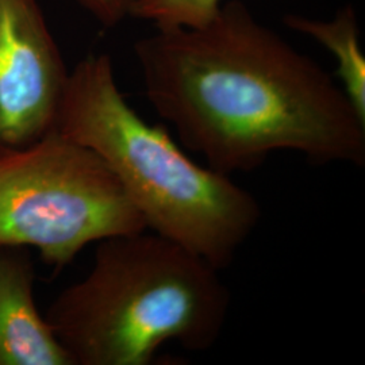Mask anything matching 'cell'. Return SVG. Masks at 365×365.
I'll return each instance as SVG.
<instances>
[{"label":"cell","instance_id":"obj_6","mask_svg":"<svg viewBox=\"0 0 365 365\" xmlns=\"http://www.w3.org/2000/svg\"><path fill=\"white\" fill-rule=\"evenodd\" d=\"M26 248L0 247V365H73L39 313Z\"/></svg>","mask_w":365,"mask_h":365},{"label":"cell","instance_id":"obj_2","mask_svg":"<svg viewBox=\"0 0 365 365\" xmlns=\"http://www.w3.org/2000/svg\"><path fill=\"white\" fill-rule=\"evenodd\" d=\"M56 130L105 161L148 230L220 271L260 223V203L248 190L195 163L167 128L138 115L119 91L107 53H91L69 71Z\"/></svg>","mask_w":365,"mask_h":365},{"label":"cell","instance_id":"obj_9","mask_svg":"<svg viewBox=\"0 0 365 365\" xmlns=\"http://www.w3.org/2000/svg\"><path fill=\"white\" fill-rule=\"evenodd\" d=\"M80 7L106 29L120 25L128 16L135 0H76Z\"/></svg>","mask_w":365,"mask_h":365},{"label":"cell","instance_id":"obj_7","mask_svg":"<svg viewBox=\"0 0 365 365\" xmlns=\"http://www.w3.org/2000/svg\"><path fill=\"white\" fill-rule=\"evenodd\" d=\"M284 24L291 30L317 41L333 54L337 61L339 86L360 117L365 119V57L360 48L359 24L352 6L342 7L330 21L288 14Z\"/></svg>","mask_w":365,"mask_h":365},{"label":"cell","instance_id":"obj_5","mask_svg":"<svg viewBox=\"0 0 365 365\" xmlns=\"http://www.w3.org/2000/svg\"><path fill=\"white\" fill-rule=\"evenodd\" d=\"M68 78L39 0H0V155L56 130Z\"/></svg>","mask_w":365,"mask_h":365},{"label":"cell","instance_id":"obj_4","mask_svg":"<svg viewBox=\"0 0 365 365\" xmlns=\"http://www.w3.org/2000/svg\"><path fill=\"white\" fill-rule=\"evenodd\" d=\"M143 230L141 214L90 148L54 130L0 155V247L36 248L60 272L88 244Z\"/></svg>","mask_w":365,"mask_h":365},{"label":"cell","instance_id":"obj_3","mask_svg":"<svg viewBox=\"0 0 365 365\" xmlns=\"http://www.w3.org/2000/svg\"><path fill=\"white\" fill-rule=\"evenodd\" d=\"M220 272L155 232L108 237L45 318L73 365H149L168 342L206 352L230 310Z\"/></svg>","mask_w":365,"mask_h":365},{"label":"cell","instance_id":"obj_8","mask_svg":"<svg viewBox=\"0 0 365 365\" xmlns=\"http://www.w3.org/2000/svg\"><path fill=\"white\" fill-rule=\"evenodd\" d=\"M225 0H135L131 18L152 24L155 29H196L218 14Z\"/></svg>","mask_w":365,"mask_h":365},{"label":"cell","instance_id":"obj_1","mask_svg":"<svg viewBox=\"0 0 365 365\" xmlns=\"http://www.w3.org/2000/svg\"><path fill=\"white\" fill-rule=\"evenodd\" d=\"M134 54L157 115L212 170L249 172L283 150L365 165V119L341 86L241 0L205 26L155 29Z\"/></svg>","mask_w":365,"mask_h":365}]
</instances>
